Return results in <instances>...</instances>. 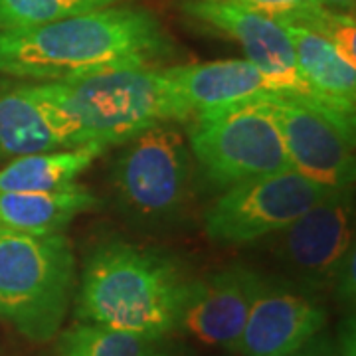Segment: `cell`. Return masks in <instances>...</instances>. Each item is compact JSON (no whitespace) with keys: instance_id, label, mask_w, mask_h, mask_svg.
I'll use <instances>...</instances> for the list:
<instances>
[{"instance_id":"5bb4252c","label":"cell","mask_w":356,"mask_h":356,"mask_svg":"<svg viewBox=\"0 0 356 356\" xmlns=\"http://www.w3.org/2000/svg\"><path fill=\"white\" fill-rule=\"evenodd\" d=\"M291 40L297 67L318 103L355 117L356 67L327 38L293 22H280Z\"/></svg>"},{"instance_id":"5b68a950","label":"cell","mask_w":356,"mask_h":356,"mask_svg":"<svg viewBox=\"0 0 356 356\" xmlns=\"http://www.w3.org/2000/svg\"><path fill=\"white\" fill-rule=\"evenodd\" d=\"M188 147L218 188L291 168L280 131L255 102L194 115Z\"/></svg>"},{"instance_id":"2e32d148","label":"cell","mask_w":356,"mask_h":356,"mask_svg":"<svg viewBox=\"0 0 356 356\" xmlns=\"http://www.w3.org/2000/svg\"><path fill=\"white\" fill-rule=\"evenodd\" d=\"M102 153V147L88 145L16 156L0 168V192H54L70 188Z\"/></svg>"},{"instance_id":"ac0fdd59","label":"cell","mask_w":356,"mask_h":356,"mask_svg":"<svg viewBox=\"0 0 356 356\" xmlns=\"http://www.w3.org/2000/svg\"><path fill=\"white\" fill-rule=\"evenodd\" d=\"M58 356H145L154 339L79 321L58 334Z\"/></svg>"},{"instance_id":"44dd1931","label":"cell","mask_w":356,"mask_h":356,"mask_svg":"<svg viewBox=\"0 0 356 356\" xmlns=\"http://www.w3.org/2000/svg\"><path fill=\"white\" fill-rule=\"evenodd\" d=\"M254 13L266 14L273 20H293L303 14L323 8L321 0H224Z\"/></svg>"},{"instance_id":"8992f818","label":"cell","mask_w":356,"mask_h":356,"mask_svg":"<svg viewBox=\"0 0 356 356\" xmlns=\"http://www.w3.org/2000/svg\"><path fill=\"white\" fill-rule=\"evenodd\" d=\"M113 170L117 198L129 216L166 222L191 194V147L172 123H161L125 143Z\"/></svg>"},{"instance_id":"4fadbf2b","label":"cell","mask_w":356,"mask_h":356,"mask_svg":"<svg viewBox=\"0 0 356 356\" xmlns=\"http://www.w3.org/2000/svg\"><path fill=\"white\" fill-rule=\"evenodd\" d=\"M163 72L182 102L188 105L192 117L212 109L257 102L269 93H277L267 77L245 58L172 65Z\"/></svg>"},{"instance_id":"ffe728a7","label":"cell","mask_w":356,"mask_h":356,"mask_svg":"<svg viewBox=\"0 0 356 356\" xmlns=\"http://www.w3.org/2000/svg\"><path fill=\"white\" fill-rule=\"evenodd\" d=\"M277 22H293L315 30L323 38H327L337 51L343 56L344 62L356 67V24L355 14L332 13L327 8H317L313 13L303 14L293 20H277Z\"/></svg>"},{"instance_id":"9a60e30c","label":"cell","mask_w":356,"mask_h":356,"mask_svg":"<svg viewBox=\"0 0 356 356\" xmlns=\"http://www.w3.org/2000/svg\"><path fill=\"white\" fill-rule=\"evenodd\" d=\"M99 206V198L74 184L54 192H0V229L50 236L64 234L79 214Z\"/></svg>"},{"instance_id":"8fae6325","label":"cell","mask_w":356,"mask_h":356,"mask_svg":"<svg viewBox=\"0 0 356 356\" xmlns=\"http://www.w3.org/2000/svg\"><path fill=\"white\" fill-rule=\"evenodd\" d=\"M266 280L245 266H232L206 281H194L178 329L198 343L238 353L243 327Z\"/></svg>"},{"instance_id":"6da1fadb","label":"cell","mask_w":356,"mask_h":356,"mask_svg":"<svg viewBox=\"0 0 356 356\" xmlns=\"http://www.w3.org/2000/svg\"><path fill=\"white\" fill-rule=\"evenodd\" d=\"M172 54L153 13L117 4L56 22L0 30V74L34 81L156 67Z\"/></svg>"},{"instance_id":"7c38bea8","label":"cell","mask_w":356,"mask_h":356,"mask_svg":"<svg viewBox=\"0 0 356 356\" xmlns=\"http://www.w3.org/2000/svg\"><path fill=\"white\" fill-rule=\"evenodd\" d=\"M325 325L327 311L313 295L266 280L250 309L238 355L293 356Z\"/></svg>"},{"instance_id":"7a4b0ae2","label":"cell","mask_w":356,"mask_h":356,"mask_svg":"<svg viewBox=\"0 0 356 356\" xmlns=\"http://www.w3.org/2000/svg\"><path fill=\"white\" fill-rule=\"evenodd\" d=\"M62 149L125 145L161 123L192 119L159 67L111 70L83 77L28 83Z\"/></svg>"},{"instance_id":"7402d4cb","label":"cell","mask_w":356,"mask_h":356,"mask_svg":"<svg viewBox=\"0 0 356 356\" xmlns=\"http://www.w3.org/2000/svg\"><path fill=\"white\" fill-rule=\"evenodd\" d=\"M293 356H353V353H348V339H343L341 343H337L329 337L317 334Z\"/></svg>"},{"instance_id":"277c9868","label":"cell","mask_w":356,"mask_h":356,"mask_svg":"<svg viewBox=\"0 0 356 356\" xmlns=\"http://www.w3.org/2000/svg\"><path fill=\"white\" fill-rule=\"evenodd\" d=\"M76 289V255L65 234L0 229V317L26 339L51 341Z\"/></svg>"},{"instance_id":"9c48e42d","label":"cell","mask_w":356,"mask_h":356,"mask_svg":"<svg viewBox=\"0 0 356 356\" xmlns=\"http://www.w3.org/2000/svg\"><path fill=\"white\" fill-rule=\"evenodd\" d=\"M271 238L273 254L303 287H332L344 259L355 254L350 191H331Z\"/></svg>"},{"instance_id":"d6986e66","label":"cell","mask_w":356,"mask_h":356,"mask_svg":"<svg viewBox=\"0 0 356 356\" xmlns=\"http://www.w3.org/2000/svg\"><path fill=\"white\" fill-rule=\"evenodd\" d=\"M123 0H0V30L28 28L111 8Z\"/></svg>"},{"instance_id":"603a6c76","label":"cell","mask_w":356,"mask_h":356,"mask_svg":"<svg viewBox=\"0 0 356 356\" xmlns=\"http://www.w3.org/2000/svg\"><path fill=\"white\" fill-rule=\"evenodd\" d=\"M145 356H196L194 350H192L188 344L180 343V341H175L168 337H163V339H154L151 348L147 350Z\"/></svg>"},{"instance_id":"ba28073f","label":"cell","mask_w":356,"mask_h":356,"mask_svg":"<svg viewBox=\"0 0 356 356\" xmlns=\"http://www.w3.org/2000/svg\"><path fill=\"white\" fill-rule=\"evenodd\" d=\"M329 188L285 168L224 188L204 214V232L222 245H248L275 236L321 202Z\"/></svg>"},{"instance_id":"52a82bcc","label":"cell","mask_w":356,"mask_h":356,"mask_svg":"<svg viewBox=\"0 0 356 356\" xmlns=\"http://www.w3.org/2000/svg\"><path fill=\"white\" fill-rule=\"evenodd\" d=\"M255 103L275 123L293 170L329 191H350L355 117L283 93H269Z\"/></svg>"},{"instance_id":"cb8c5ba5","label":"cell","mask_w":356,"mask_h":356,"mask_svg":"<svg viewBox=\"0 0 356 356\" xmlns=\"http://www.w3.org/2000/svg\"><path fill=\"white\" fill-rule=\"evenodd\" d=\"M323 8L332 10V13H343V14H355L356 0H321Z\"/></svg>"},{"instance_id":"3957f363","label":"cell","mask_w":356,"mask_h":356,"mask_svg":"<svg viewBox=\"0 0 356 356\" xmlns=\"http://www.w3.org/2000/svg\"><path fill=\"white\" fill-rule=\"evenodd\" d=\"M191 281L175 259L135 243L97 245L86 261L76 297V315L147 339L178 329Z\"/></svg>"},{"instance_id":"e0dca14e","label":"cell","mask_w":356,"mask_h":356,"mask_svg":"<svg viewBox=\"0 0 356 356\" xmlns=\"http://www.w3.org/2000/svg\"><path fill=\"white\" fill-rule=\"evenodd\" d=\"M62 149L28 83L0 89V156H24Z\"/></svg>"},{"instance_id":"30bf717a","label":"cell","mask_w":356,"mask_h":356,"mask_svg":"<svg viewBox=\"0 0 356 356\" xmlns=\"http://www.w3.org/2000/svg\"><path fill=\"white\" fill-rule=\"evenodd\" d=\"M182 8L194 22L234 40L277 93L318 103L297 67L291 40L277 20L224 0H186Z\"/></svg>"}]
</instances>
